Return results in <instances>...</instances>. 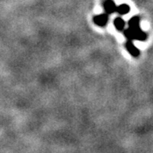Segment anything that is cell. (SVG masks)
<instances>
[{
    "mask_svg": "<svg viewBox=\"0 0 153 153\" xmlns=\"http://www.w3.org/2000/svg\"><path fill=\"white\" fill-rule=\"evenodd\" d=\"M108 15L106 13L105 14H101L99 16H95L94 17V22L100 27H105L107 22H108Z\"/></svg>",
    "mask_w": 153,
    "mask_h": 153,
    "instance_id": "1",
    "label": "cell"
},
{
    "mask_svg": "<svg viewBox=\"0 0 153 153\" xmlns=\"http://www.w3.org/2000/svg\"><path fill=\"white\" fill-rule=\"evenodd\" d=\"M115 27L117 28L119 31H123L125 27V22L123 21V19H122L121 17L116 18L114 21Z\"/></svg>",
    "mask_w": 153,
    "mask_h": 153,
    "instance_id": "6",
    "label": "cell"
},
{
    "mask_svg": "<svg viewBox=\"0 0 153 153\" xmlns=\"http://www.w3.org/2000/svg\"><path fill=\"white\" fill-rule=\"evenodd\" d=\"M125 47L127 50L130 53V55H133L134 57H138L140 55V50L137 49L136 46L134 44H133V41H130V40H128L127 43L125 44Z\"/></svg>",
    "mask_w": 153,
    "mask_h": 153,
    "instance_id": "3",
    "label": "cell"
},
{
    "mask_svg": "<svg viewBox=\"0 0 153 153\" xmlns=\"http://www.w3.org/2000/svg\"><path fill=\"white\" fill-rule=\"evenodd\" d=\"M132 29L134 31V39L139 40V41H145L147 38V34L145 32H143L140 27L136 28H132Z\"/></svg>",
    "mask_w": 153,
    "mask_h": 153,
    "instance_id": "4",
    "label": "cell"
},
{
    "mask_svg": "<svg viewBox=\"0 0 153 153\" xmlns=\"http://www.w3.org/2000/svg\"><path fill=\"white\" fill-rule=\"evenodd\" d=\"M103 7H104L105 12L107 15L114 13L116 11V9H117L116 4H115L114 1H112V0H105L104 4H103Z\"/></svg>",
    "mask_w": 153,
    "mask_h": 153,
    "instance_id": "2",
    "label": "cell"
},
{
    "mask_svg": "<svg viewBox=\"0 0 153 153\" xmlns=\"http://www.w3.org/2000/svg\"><path fill=\"white\" fill-rule=\"evenodd\" d=\"M130 10V8H129V6L128 5V4H121L119 6H117V9H116V11L121 15V16H124L126 14H128V12Z\"/></svg>",
    "mask_w": 153,
    "mask_h": 153,
    "instance_id": "5",
    "label": "cell"
},
{
    "mask_svg": "<svg viewBox=\"0 0 153 153\" xmlns=\"http://www.w3.org/2000/svg\"><path fill=\"white\" fill-rule=\"evenodd\" d=\"M124 36L128 40H130V41L134 40V31H133L132 28L128 27V29H126L124 31Z\"/></svg>",
    "mask_w": 153,
    "mask_h": 153,
    "instance_id": "8",
    "label": "cell"
},
{
    "mask_svg": "<svg viewBox=\"0 0 153 153\" xmlns=\"http://www.w3.org/2000/svg\"><path fill=\"white\" fill-rule=\"evenodd\" d=\"M128 27L131 28H136L140 27V18L138 16H134L128 21Z\"/></svg>",
    "mask_w": 153,
    "mask_h": 153,
    "instance_id": "7",
    "label": "cell"
}]
</instances>
